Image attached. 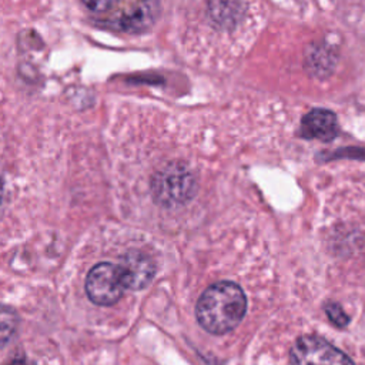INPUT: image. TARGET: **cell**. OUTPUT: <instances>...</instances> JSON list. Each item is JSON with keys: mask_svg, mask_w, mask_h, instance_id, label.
Listing matches in <instances>:
<instances>
[{"mask_svg": "<svg viewBox=\"0 0 365 365\" xmlns=\"http://www.w3.org/2000/svg\"><path fill=\"white\" fill-rule=\"evenodd\" d=\"M247 311V298L240 285L220 281L210 285L198 298L195 315L210 334L222 335L234 329Z\"/></svg>", "mask_w": 365, "mask_h": 365, "instance_id": "1", "label": "cell"}, {"mask_svg": "<svg viewBox=\"0 0 365 365\" xmlns=\"http://www.w3.org/2000/svg\"><path fill=\"white\" fill-rule=\"evenodd\" d=\"M84 4L97 24L127 33L148 29L158 11L157 4L151 1H90Z\"/></svg>", "mask_w": 365, "mask_h": 365, "instance_id": "2", "label": "cell"}, {"mask_svg": "<svg viewBox=\"0 0 365 365\" xmlns=\"http://www.w3.org/2000/svg\"><path fill=\"white\" fill-rule=\"evenodd\" d=\"M197 181L192 171L182 163H170L160 168L151 180L154 200L163 207H175L192 198Z\"/></svg>", "mask_w": 365, "mask_h": 365, "instance_id": "3", "label": "cell"}, {"mask_svg": "<svg viewBox=\"0 0 365 365\" xmlns=\"http://www.w3.org/2000/svg\"><path fill=\"white\" fill-rule=\"evenodd\" d=\"M124 275L120 264L100 262L94 265L86 278V292L97 305L115 304L125 291Z\"/></svg>", "mask_w": 365, "mask_h": 365, "instance_id": "4", "label": "cell"}, {"mask_svg": "<svg viewBox=\"0 0 365 365\" xmlns=\"http://www.w3.org/2000/svg\"><path fill=\"white\" fill-rule=\"evenodd\" d=\"M292 365H354L351 358L328 341L314 335H304L289 351Z\"/></svg>", "mask_w": 365, "mask_h": 365, "instance_id": "5", "label": "cell"}, {"mask_svg": "<svg viewBox=\"0 0 365 365\" xmlns=\"http://www.w3.org/2000/svg\"><path fill=\"white\" fill-rule=\"evenodd\" d=\"M127 289H141L147 287L155 272L154 264L148 255L140 251L127 252L120 262Z\"/></svg>", "mask_w": 365, "mask_h": 365, "instance_id": "6", "label": "cell"}, {"mask_svg": "<svg viewBox=\"0 0 365 365\" xmlns=\"http://www.w3.org/2000/svg\"><path fill=\"white\" fill-rule=\"evenodd\" d=\"M301 134L305 138L331 141L338 134L336 115L327 108H312L308 111L301 124Z\"/></svg>", "mask_w": 365, "mask_h": 365, "instance_id": "7", "label": "cell"}, {"mask_svg": "<svg viewBox=\"0 0 365 365\" xmlns=\"http://www.w3.org/2000/svg\"><path fill=\"white\" fill-rule=\"evenodd\" d=\"M19 325L17 312L6 305H0V348L7 345L14 336Z\"/></svg>", "mask_w": 365, "mask_h": 365, "instance_id": "8", "label": "cell"}, {"mask_svg": "<svg viewBox=\"0 0 365 365\" xmlns=\"http://www.w3.org/2000/svg\"><path fill=\"white\" fill-rule=\"evenodd\" d=\"M325 312L328 315V318L336 325V327H346V324L349 322V317L344 312V309L341 308V305H338L336 302H328L325 305Z\"/></svg>", "mask_w": 365, "mask_h": 365, "instance_id": "9", "label": "cell"}, {"mask_svg": "<svg viewBox=\"0 0 365 365\" xmlns=\"http://www.w3.org/2000/svg\"><path fill=\"white\" fill-rule=\"evenodd\" d=\"M3 202H4V182H3V178L0 175V211L3 208Z\"/></svg>", "mask_w": 365, "mask_h": 365, "instance_id": "10", "label": "cell"}, {"mask_svg": "<svg viewBox=\"0 0 365 365\" xmlns=\"http://www.w3.org/2000/svg\"><path fill=\"white\" fill-rule=\"evenodd\" d=\"M10 365H26V364H24L23 361H20V359H19V361H14V362H11Z\"/></svg>", "mask_w": 365, "mask_h": 365, "instance_id": "11", "label": "cell"}]
</instances>
